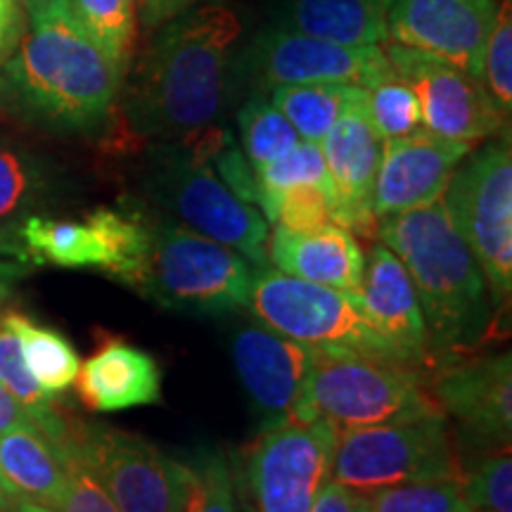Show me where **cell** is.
<instances>
[{
    "label": "cell",
    "mask_w": 512,
    "mask_h": 512,
    "mask_svg": "<svg viewBox=\"0 0 512 512\" xmlns=\"http://www.w3.org/2000/svg\"><path fill=\"white\" fill-rule=\"evenodd\" d=\"M126 88L138 140L178 143L214 128L228 93L242 22L228 5H195L159 27Z\"/></svg>",
    "instance_id": "1"
},
{
    "label": "cell",
    "mask_w": 512,
    "mask_h": 512,
    "mask_svg": "<svg viewBox=\"0 0 512 512\" xmlns=\"http://www.w3.org/2000/svg\"><path fill=\"white\" fill-rule=\"evenodd\" d=\"M126 74L102 53L64 5L27 19V31L0 67V98L24 119L64 133L105 126Z\"/></svg>",
    "instance_id": "2"
},
{
    "label": "cell",
    "mask_w": 512,
    "mask_h": 512,
    "mask_svg": "<svg viewBox=\"0 0 512 512\" xmlns=\"http://www.w3.org/2000/svg\"><path fill=\"white\" fill-rule=\"evenodd\" d=\"M375 238L411 275L432 361L465 354L489 337L496 320L489 285L444 202L377 219Z\"/></svg>",
    "instance_id": "3"
},
{
    "label": "cell",
    "mask_w": 512,
    "mask_h": 512,
    "mask_svg": "<svg viewBox=\"0 0 512 512\" xmlns=\"http://www.w3.org/2000/svg\"><path fill=\"white\" fill-rule=\"evenodd\" d=\"M214 131L216 126L195 138L155 147L145 174V192L185 228L235 249L261 268L268 261V221L259 207L240 200L211 166Z\"/></svg>",
    "instance_id": "4"
},
{
    "label": "cell",
    "mask_w": 512,
    "mask_h": 512,
    "mask_svg": "<svg viewBox=\"0 0 512 512\" xmlns=\"http://www.w3.org/2000/svg\"><path fill=\"white\" fill-rule=\"evenodd\" d=\"M430 413L441 411L422 370L349 351H316L292 418L325 420L339 432Z\"/></svg>",
    "instance_id": "5"
},
{
    "label": "cell",
    "mask_w": 512,
    "mask_h": 512,
    "mask_svg": "<svg viewBox=\"0 0 512 512\" xmlns=\"http://www.w3.org/2000/svg\"><path fill=\"white\" fill-rule=\"evenodd\" d=\"M150 233V259L140 287L145 299L195 318L247 309L254 268L245 256L174 219H152Z\"/></svg>",
    "instance_id": "6"
},
{
    "label": "cell",
    "mask_w": 512,
    "mask_h": 512,
    "mask_svg": "<svg viewBox=\"0 0 512 512\" xmlns=\"http://www.w3.org/2000/svg\"><path fill=\"white\" fill-rule=\"evenodd\" d=\"M453 171L441 202L482 268L496 316L512 297V155L510 138L470 152Z\"/></svg>",
    "instance_id": "7"
},
{
    "label": "cell",
    "mask_w": 512,
    "mask_h": 512,
    "mask_svg": "<svg viewBox=\"0 0 512 512\" xmlns=\"http://www.w3.org/2000/svg\"><path fill=\"white\" fill-rule=\"evenodd\" d=\"M247 309H252L261 325L304 347L401 363L368 323L361 294L356 292L316 285L261 266V273H254Z\"/></svg>",
    "instance_id": "8"
},
{
    "label": "cell",
    "mask_w": 512,
    "mask_h": 512,
    "mask_svg": "<svg viewBox=\"0 0 512 512\" xmlns=\"http://www.w3.org/2000/svg\"><path fill=\"white\" fill-rule=\"evenodd\" d=\"M444 413L339 430L330 479L358 494L384 486L463 479Z\"/></svg>",
    "instance_id": "9"
},
{
    "label": "cell",
    "mask_w": 512,
    "mask_h": 512,
    "mask_svg": "<svg viewBox=\"0 0 512 512\" xmlns=\"http://www.w3.org/2000/svg\"><path fill=\"white\" fill-rule=\"evenodd\" d=\"M337 427L290 418L261 434L242 460L254 512H309L330 482Z\"/></svg>",
    "instance_id": "10"
},
{
    "label": "cell",
    "mask_w": 512,
    "mask_h": 512,
    "mask_svg": "<svg viewBox=\"0 0 512 512\" xmlns=\"http://www.w3.org/2000/svg\"><path fill=\"white\" fill-rule=\"evenodd\" d=\"M69 446L119 512H181L185 463L136 434L112 427L69 430Z\"/></svg>",
    "instance_id": "11"
},
{
    "label": "cell",
    "mask_w": 512,
    "mask_h": 512,
    "mask_svg": "<svg viewBox=\"0 0 512 512\" xmlns=\"http://www.w3.org/2000/svg\"><path fill=\"white\" fill-rule=\"evenodd\" d=\"M382 48L394 74L413 88L425 131L475 145L508 126L482 81L456 64L392 41L382 43Z\"/></svg>",
    "instance_id": "12"
},
{
    "label": "cell",
    "mask_w": 512,
    "mask_h": 512,
    "mask_svg": "<svg viewBox=\"0 0 512 512\" xmlns=\"http://www.w3.org/2000/svg\"><path fill=\"white\" fill-rule=\"evenodd\" d=\"M498 0H387V41L441 57L482 79Z\"/></svg>",
    "instance_id": "13"
},
{
    "label": "cell",
    "mask_w": 512,
    "mask_h": 512,
    "mask_svg": "<svg viewBox=\"0 0 512 512\" xmlns=\"http://www.w3.org/2000/svg\"><path fill=\"white\" fill-rule=\"evenodd\" d=\"M432 399L439 411L458 422L467 444L498 451L512 439V358H458L441 363L432 380Z\"/></svg>",
    "instance_id": "14"
},
{
    "label": "cell",
    "mask_w": 512,
    "mask_h": 512,
    "mask_svg": "<svg viewBox=\"0 0 512 512\" xmlns=\"http://www.w3.org/2000/svg\"><path fill=\"white\" fill-rule=\"evenodd\" d=\"M256 64L271 88L285 83H349L368 91L394 74L382 46H342L292 29L261 36Z\"/></svg>",
    "instance_id": "15"
},
{
    "label": "cell",
    "mask_w": 512,
    "mask_h": 512,
    "mask_svg": "<svg viewBox=\"0 0 512 512\" xmlns=\"http://www.w3.org/2000/svg\"><path fill=\"white\" fill-rule=\"evenodd\" d=\"M382 143L384 140L370 124L366 88H361L356 98L344 107L342 117L320 143L332 192H335L332 223L363 238L375 235L377 228L370 197H373L377 166H380Z\"/></svg>",
    "instance_id": "16"
},
{
    "label": "cell",
    "mask_w": 512,
    "mask_h": 512,
    "mask_svg": "<svg viewBox=\"0 0 512 512\" xmlns=\"http://www.w3.org/2000/svg\"><path fill=\"white\" fill-rule=\"evenodd\" d=\"M470 152V143L434 136L425 128L406 138L384 140L370 197L375 219L441 200L453 171Z\"/></svg>",
    "instance_id": "17"
},
{
    "label": "cell",
    "mask_w": 512,
    "mask_h": 512,
    "mask_svg": "<svg viewBox=\"0 0 512 512\" xmlns=\"http://www.w3.org/2000/svg\"><path fill=\"white\" fill-rule=\"evenodd\" d=\"M233 363L264 430L290 420L309 375L316 349L287 339L266 325L235 330Z\"/></svg>",
    "instance_id": "18"
},
{
    "label": "cell",
    "mask_w": 512,
    "mask_h": 512,
    "mask_svg": "<svg viewBox=\"0 0 512 512\" xmlns=\"http://www.w3.org/2000/svg\"><path fill=\"white\" fill-rule=\"evenodd\" d=\"M361 302L368 323L401 363L418 370L434 363L411 275L399 256L382 242H377L370 252L363 273Z\"/></svg>",
    "instance_id": "19"
},
{
    "label": "cell",
    "mask_w": 512,
    "mask_h": 512,
    "mask_svg": "<svg viewBox=\"0 0 512 512\" xmlns=\"http://www.w3.org/2000/svg\"><path fill=\"white\" fill-rule=\"evenodd\" d=\"M266 256L278 271L294 278L361 294L366 256L356 235L337 223L302 233L275 226L268 233Z\"/></svg>",
    "instance_id": "20"
},
{
    "label": "cell",
    "mask_w": 512,
    "mask_h": 512,
    "mask_svg": "<svg viewBox=\"0 0 512 512\" xmlns=\"http://www.w3.org/2000/svg\"><path fill=\"white\" fill-rule=\"evenodd\" d=\"M76 392L95 413L155 406L162 399V368L145 349L124 339H107L81 363Z\"/></svg>",
    "instance_id": "21"
},
{
    "label": "cell",
    "mask_w": 512,
    "mask_h": 512,
    "mask_svg": "<svg viewBox=\"0 0 512 512\" xmlns=\"http://www.w3.org/2000/svg\"><path fill=\"white\" fill-rule=\"evenodd\" d=\"M69 486L67 451L38 427L0 434V489L10 503L57 510Z\"/></svg>",
    "instance_id": "22"
},
{
    "label": "cell",
    "mask_w": 512,
    "mask_h": 512,
    "mask_svg": "<svg viewBox=\"0 0 512 512\" xmlns=\"http://www.w3.org/2000/svg\"><path fill=\"white\" fill-rule=\"evenodd\" d=\"M384 12L387 0H292L287 27L342 46H382Z\"/></svg>",
    "instance_id": "23"
},
{
    "label": "cell",
    "mask_w": 512,
    "mask_h": 512,
    "mask_svg": "<svg viewBox=\"0 0 512 512\" xmlns=\"http://www.w3.org/2000/svg\"><path fill=\"white\" fill-rule=\"evenodd\" d=\"M24 256L31 264L60 268H100L105 271L107 252L98 230L88 221H60L29 214L17 226Z\"/></svg>",
    "instance_id": "24"
},
{
    "label": "cell",
    "mask_w": 512,
    "mask_h": 512,
    "mask_svg": "<svg viewBox=\"0 0 512 512\" xmlns=\"http://www.w3.org/2000/svg\"><path fill=\"white\" fill-rule=\"evenodd\" d=\"M0 318L17 335L24 363H27L29 373L34 375L38 387L48 396L67 392L76 382V375H79L81 368V358L72 347V342L62 332L38 325L36 320L24 316V313L10 311Z\"/></svg>",
    "instance_id": "25"
},
{
    "label": "cell",
    "mask_w": 512,
    "mask_h": 512,
    "mask_svg": "<svg viewBox=\"0 0 512 512\" xmlns=\"http://www.w3.org/2000/svg\"><path fill=\"white\" fill-rule=\"evenodd\" d=\"M86 221L98 230L107 252V275L114 280L138 290L143 287L147 259H150V221L143 214H126V211L100 207L86 216Z\"/></svg>",
    "instance_id": "26"
},
{
    "label": "cell",
    "mask_w": 512,
    "mask_h": 512,
    "mask_svg": "<svg viewBox=\"0 0 512 512\" xmlns=\"http://www.w3.org/2000/svg\"><path fill=\"white\" fill-rule=\"evenodd\" d=\"M361 91L349 83H285L271 88V102L306 143H323L344 107Z\"/></svg>",
    "instance_id": "27"
},
{
    "label": "cell",
    "mask_w": 512,
    "mask_h": 512,
    "mask_svg": "<svg viewBox=\"0 0 512 512\" xmlns=\"http://www.w3.org/2000/svg\"><path fill=\"white\" fill-rule=\"evenodd\" d=\"M69 8L102 53L126 74L138 36L136 0H69Z\"/></svg>",
    "instance_id": "28"
},
{
    "label": "cell",
    "mask_w": 512,
    "mask_h": 512,
    "mask_svg": "<svg viewBox=\"0 0 512 512\" xmlns=\"http://www.w3.org/2000/svg\"><path fill=\"white\" fill-rule=\"evenodd\" d=\"M0 384L27 408L31 418L36 420V425L41 427V432L48 434L55 444L64 448L69 437V425L57 413L53 396L43 392L34 380V375L29 373L22 356V347H19V339L5 325L3 318H0Z\"/></svg>",
    "instance_id": "29"
},
{
    "label": "cell",
    "mask_w": 512,
    "mask_h": 512,
    "mask_svg": "<svg viewBox=\"0 0 512 512\" xmlns=\"http://www.w3.org/2000/svg\"><path fill=\"white\" fill-rule=\"evenodd\" d=\"M254 178L256 195H259L256 197V207L264 214V219L271 223L275 202L290 188H297V185H320V188L332 190L323 150H320L318 143H306V140H299L287 155L256 169Z\"/></svg>",
    "instance_id": "30"
},
{
    "label": "cell",
    "mask_w": 512,
    "mask_h": 512,
    "mask_svg": "<svg viewBox=\"0 0 512 512\" xmlns=\"http://www.w3.org/2000/svg\"><path fill=\"white\" fill-rule=\"evenodd\" d=\"M181 512H240L233 470L214 446H202L185 460Z\"/></svg>",
    "instance_id": "31"
},
{
    "label": "cell",
    "mask_w": 512,
    "mask_h": 512,
    "mask_svg": "<svg viewBox=\"0 0 512 512\" xmlns=\"http://www.w3.org/2000/svg\"><path fill=\"white\" fill-rule=\"evenodd\" d=\"M238 126L245 157L252 171L275 162L299 143V133L271 100L252 98L238 112Z\"/></svg>",
    "instance_id": "32"
},
{
    "label": "cell",
    "mask_w": 512,
    "mask_h": 512,
    "mask_svg": "<svg viewBox=\"0 0 512 512\" xmlns=\"http://www.w3.org/2000/svg\"><path fill=\"white\" fill-rule=\"evenodd\" d=\"M43 192V176L34 159L0 140V233L17 235Z\"/></svg>",
    "instance_id": "33"
},
{
    "label": "cell",
    "mask_w": 512,
    "mask_h": 512,
    "mask_svg": "<svg viewBox=\"0 0 512 512\" xmlns=\"http://www.w3.org/2000/svg\"><path fill=\"white\" fill-rule=\"evenodd\" d=\"M366 498L368 512H472L463 479L384 486Z\"/></svg>",
    "instance_id": "34"
},
{
    "label": "cell",
    "mask_w": 512,
    "mask_h": 512,
    "mask_svg": "<svg viewBox=\"0 0 512 512\" xmlns=\"http://www.w3.org/2000/svg\"><path fill=\"white\" fill-rule=\"evenodd\" d=\"M366 110L370 124L382 140L406 138L422 128L418 98L413 88L396 74L368 88Z\"/></svg>",
    "instance_id": "35"
},
{
    "label": "cell",
    "mask_w": 512,
    "mask_h": 512,
    "mask_svg": "<svg viewBox=\"0 0 512 512\" xmlns=\"http://www.w3.org/2000/svg\"><path fill=\"white\" fill-rule=\"evenodd\" d=\"M482 86L501 110L505 119H510L512 110V10L510 0L498 3L494 27L489 31V41L484 48L482 60Z\"/></svg>",
    "instance_id": "36"
},
{
    "label": "cell",
    "mask_w": 512,
    "mask_h": 512,
    "mask_svg": "<svg viewBox=\"0 0 512 512\" xmlns=\"http://www.w3.org/2000/svg\"><path fill=\"white\" fill-rule=\"evenodd\" d=\"M472 510L512 512V458L510 448L489 453L470 475L463 477Z\"/></svg>",
    "instance_id": "37"
},
{
    "label": "cell",
    "mask_w": 512,
    "mask_h": 512,
    "mask_svg": "<svg viewBox=\"0 0 512 512\" xmlns=\"http://www.w3.org/2000/svg\"><path fill=\"white\" fill-rule=\"evenodd\" d=\"M332 209H335V195L320 185H297L280 195L275 202L273 223L287 230H313L332 223Z\"/></svg>",
    "instance_id": "38"
},
{
    "label": "cell",
    "mask_w": 512,
    "mask_h": 512,
    "mask_svg": "<svg viewBox=\"0 0 512 512\" xmlns=\"http://www.w3.org/2000/svg\"><path fill=\"white\" fill-rule=\"evenodd\" d=\"M67 451V465H69V486L67 494H64L60 508L46 512H119L117 505L112 503V498L107 496V491L102 489L98 479L93 477V472L83 465V460L76 456L74 448L64 444Z\"/></svg>",
    "instance_id": "39"
},
{
    "label": "cell",
    "mask_w": 512,
    "mask_h": 512,
    "mask_svg": "<svg viewBox=\"0 0 512 512\" xmlns=\"http://www.w3.org/2000/svg\"><path fill=\"white\" fill-rule=\"evenodd\" d=\"M27 31V15L17 0H0V67L10 60Z\"/></svg>",
    "instance_id": "40"
},
{
    "label": "cell",
    "mask_w": 512,
    "mask_h": 512,
    "mask_svg": "<svg viewBox=\"0 0 512 512\" xmlns=\"http://www.w3.org/2000/svg\"><path fill=\"white\" fill-rule=\"evenodd\" d=\"M309 512H368L366 494L349 489V486L330 482L320 489L316 501H313Z\"/></svg>",
    "instance_id": "41"
},
{
    "label": "cell",
    "mask_w": 512,
    "mask_h": 512,
    "mask_svg": "<svg viewBox=\"0 0 512 512\" xmlns=\"http://www.w3.org/2000/svg\"><path fill=\"white\" fill-rule=\"evenodd\" d=\"M197 3L200 0H136V15L145 29H159L162 24L195 8Z\"/></svg>",
    "instance_id": "42"
},
{
    "label": "cell",
    "mask_w": 512,
    "mask_h": 512,
    "mask_svg": "<svg viewBox=\"0 0 512 512\" xmlns=\"http://www.w3.org/2000/svg\"><path fill=\"white\" fill-rule=\"evenodd\" d=\"M17 427H38L27 408L0 384V434L17 430ZM41 430V427H38Z\"/></svg>",
    "instance_id": "43"
},
{
    "label": "cell",
    "mask_w": 512,
    "mask_h": 512,
    "mask_svg": "<svg viewBox=\"0 0 512 512\" xmlns=\"http://www.w3.org/2000/svg\"><path fill=\"white\" fill-rule=\"evenodd\" d=\"M27 264L24 261H17V259H0V311H3L5 302L10 299L12 290H15V285L19 280L27 275Z\"/></svg>",
    "instance_id": "44"
},
{
    "label": "cell",
    "mask_w": 512,
    "mask_h": 512,
    "mask_svg": "<svg viewBox=\"0 0 512 512\" xmlns=\"http://www.w3.org/2000/svg\"><path fill=\"white\" fill-rule=\"evenodd\" d=\"M17 3L22 5L24 15H27V19H29V17L43 15V12L53 10V8H57V5H64L67 0H17Z\"/></svg>",
    "instance_id": "45"
},
{
    "label": "cell",
    "mask_w": 512,
    "mask_h": 512,
    "mask_svg": "<svg viewBox=\"0 0 512 512\" xmlns=\"http://www.w3.org/2000/svg\"><path fill=\"white\" fill-rule=\"evenodd\" d=\"M0 256H12V259H17V261H27V256H24V249H22V242H19L17 235L0 233Z\"/></svg>",
    "instance_id": "46"
},
{
    "label": "cell",
    "mask_w": 512,
    "mask_h": 512,
    "mask_svg": "<svg viewBox=\"0 0 512 512\" xmlns=\"http://www.w3.org/2000/svg\"><path fill=\"white\" fill-rule=\"evenodd\" d=\"M12 512H46V508L31 503H12Z\"/></svg>",
    "instance_id": "47"
},
{
    "label": "cell",
    "mask_w": 512,
    "mask_h": 512,
    "mask_svg": "<svg viewBox=\"0 0 512 512\" xmlns=\"http://www.w3.org/2000/svg\"><path fill=\"white\" fill-rule=\"evenodd\" d=\"M0 512H12V503L10 498L3 494V489H0Z\"/></svg>",
    "instance_id": "48"
},
{
    "label": "cell",
    "mask_w": 512,
    "mask_h": 512,
    "mask_svg": "<svg viewBox=\"0 0 512 512\" xmlns=\"http://www.w3.org/2000/svg\"><path fill=\"white\" fill-rule=\"evenodd\" d=\"M472 512H482V510H472Z\"/></svg>",
    "instance_id": "49"
}]
</instances>
